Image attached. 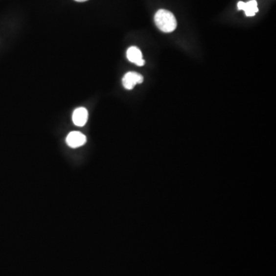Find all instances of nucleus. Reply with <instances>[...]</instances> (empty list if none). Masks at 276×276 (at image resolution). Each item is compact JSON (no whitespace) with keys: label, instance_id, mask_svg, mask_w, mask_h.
<instances>
[{"label":"nucleus","instance_id":"nucleus-1","mask_svg":"<svg viewBox=\"0 0 276 276\" xmlns=\"http://www.w3.org/2000/svg\"><path fill=\"white\" fill-rule=\"evenodd\" d=\"M154 22L160 30L169 33L177 28V23L175 16L170 11L160 9L154 16Z\"/></svg>","mask_w":276,"mask_h":276},{"label":"nucleus","instance_id":"nucleus-2","mask_svg":"<svg viewBox=\"0 0 276 276\" xmlns=\"http://www.w3.org/2000/svg\"><path fill=\"white\" fill-rule=\"evenodd\" d=\"M143 82V77L139 73L130 72L126 73L122 79L123 85L126 89L132 90L135 88V85L138 84H141Z\"/></svg>","mask_w":276,"mask_h":276},{"label":"nucleus","instance_id":"nucleus-3","mask_svg":"<svg viewBox=\"0 0 276 276\" xmlns=\"http://www.w3.org/2000/svg\"><path fill=\"white\" fill-rule=\"evenodd\" d=\"M87 141V138L85 135L79 131H72L69 133L66 138V143L71 148L82 147Z\"/></svg>","mask_w":276,"mask_h":276},{"label":"nucleus","instance_id":"nucleus-4","mask_svg":"<svg viewBox=\"0 0 276 276\" xmlns=\"http://www.w3.org/2000/svg\"><path fill=\"white\" fill-rule=\"evenodd\" d=\"M89 119V112L86 108L81 107L77 108L73 112L72 120L78 127H83L87 123Z\"/></svg>","mask_w":276,"mask_h":276},{"label":"nucleus","instance_id":"nucleus-5","mask_svg":"<svg viewBox=\"0 0 276 276\" xmlns=\"http://www.w3.org/2000/svg\"><path fill=\"white\" fill-rule=\"evenodd\" d=\"M127 58L131 62H133L138 66H143L145 65V61L143 59L141 51L138 47L132 46L127 51Z\"/></svg>","mask_w":276,"mask_h":276},{"label":"nucleus","instance_id":"nucleus-6","mask_svg":"<svg viewBox=\"0 0 276 276\" xmlns=\"http://www.w3.org/2000/svg\"><path fill=\"white\" fill-rule=\"evenodd\" d=\"M237 6L239 10L245 11L246 16H254L255 13L258 12L257 2L255 0H250L247 2L240 1V2H238Z\"/></svg>","mask_w":276,"mask_h":276},{"label":"nucleus","instance_id":"nucleus-7","mask_svg":"<svg viewBox=\"0 0 276 276\" xmlns=\"http://www.w3.org/2000/svg\"><path fill=\"white\" fill-rule=\"evenodd\" d=\"M74 1H76V2H86V1H88V0H74Z\"/></svg>","mask_w":276,"mask_h":276}]
</instances>
